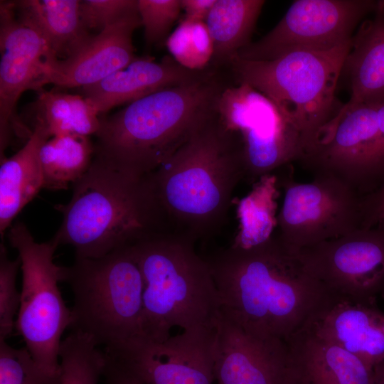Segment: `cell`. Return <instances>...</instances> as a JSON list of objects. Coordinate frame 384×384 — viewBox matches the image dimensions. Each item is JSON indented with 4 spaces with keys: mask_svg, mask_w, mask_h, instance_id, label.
<instances>
[{
    "mask_svg": "<svg viewBox=\"0 0 384 384\" xmlns=\"http://www.w3.org/2000/svg\"><path fill=\"white\" fill-rule=\"evenodd\" d=\"M206 260L221 314L261 339L287 342L337 299L277 232L260 245H231Z\"/></svg>",
    "mask_w": 384,
    "mask_h": 384,
    "instance_id": "6da1fadb",
    "label": "cell"
},
{
    "mask_svg": "<svg viewBox=\"0 0 384 384\" xmlns=\"http://www.w3.org/2000/svg\"><path fill=\"white\" fill-rule=\"evenodd\" d=\"M245 177L238 134L213 115L169 159L147 174L163 233L196 242L224 223Z\"/></svg>",
    "mask_w": 384,
    "mask_h": 384,
    "instance_id": "7a4b0ae2",
    "label": "cell"
},
{
    "mask_svg": "<svg viewBox=\"0 0 384 384\" xmlns=\"http://www.w3.org/2000/svg\"><path fill=\"white\" fill-rule=\"evenodd\" d=\"M230 82L210 68L193 82L156 92L100 117L95 156L139 175L169 159L214 114Z\"/></svg>",
    "mask_w": 384,
    "mask_h": 384,
    "instance_id": "3957f363",
    "label": "cell"
},
{
    "mask_svg": "<svg viewBox=\"0 0 384 384\" xmlns=\"http://www.w3.org/2000/svg\"><path fill=\"white\" fill-rule=\"evenodd\" d=\"M73 185L70 202L58 206L63 221L52 239L58 245H72L76 257H101L162 233L147 174L94 155Z\"/></svg>",
    "mask_w": 384,
    "mask_h": 384,
    "instance_id": "277c9868",
    "label": "cell"
},
{
    "mask_svg": "<svg viewBox=\"0 0 384 384\" xmlns=\"http://www.w3.org/2000/svg\"><path fill=\"white\" fill-rule=\"evenodd\" d=\"M194 243L159 232L132 244L144 282L141 337L160 342L174 326L215 328L220 298L210 266Z\"/></svg>",
    "mask_w": 384,
    "mask_h": 384,
    "instance_id": "5b68a950",
    "label": "cell"
},
{
    "mask_svg": "<svg viewBox=\"0 0 384 384\" xmlns=\"http://www.w3.org/2000/svg\"><path fill=\"white\" fill-rule=\"evenodd\" d=\"M351 45L294 51L270 61L234 58L228 68L235 83L250 85L275 104L299 133L304 154L338 112L335 92Z\"/></svg>",
    "mask_w": 384,
    "mask_h": 384,
    "instance_id": "8992f818",
    "label": "cell"
},
{
    "mask_svg": "<svg viewBox=\"0 0 384 384\" xmlns=\"http://www.w3.org/2000/svg\"><path fill=\"white\" fill-rule=\"evenodd\" d=\"M62 282L73 292L72 332L111 348L142 336L144 282L132 245L98 258L75 257Z\"/></svg>",
    "mask_w": 384,
    "mask_h": 384,
    "instance_id": "52a82bcc",
    "label": "cell"
},
{
    "mask_svg": "<svg viewBox=\"0 0 384 384\" xmlns=\"http://www.w3.org/2000/svg\"><path fill=\"white\" fill-rule=\"evenodd\" d=\"M7 235L18 251L23 277L16 329L38 365L50 373L60 374L61 336L70 325L71 310L58 286L63 270L53 261L58 245L53 239L36 242L19 221L10 227Z\"/></svg>",
    "mask_w": 384,
    "mask_h": 384,
    "instance_id": "ba28073f",
    "label": "cell"
},
{
    "mask_svg": "<svg viewBox=\"0 0 384 384\" xmlns=\"http://www.w3.org/2000/svg\"><path fill=\"white\" fill-rule=\"evenodd\" d=\"M378 106H342L299 162L313 176L336 178L362 196L375 191L384 183Z\"/></svg>",
    "mask_w": 384,
    "mask_h": 384,
    "instance_id": "9c48e42d",
    "label": "cell"
},
{
    "mask_svg": "<svg viewBox=\"0 0 384 384\" xmlns=\"http://www.w3.org/2000/svg\"><path fill=\"white\" fill-rule=\"evenodd\" d=\"M284 198L277 231L292 250L336 238L364 227L363 196L330 176L298 183L283 178Z\"/></svg>",
    "mask_w": 384,
    "mask_h": 384,
    "instance_id": "30bf717a",
    "label": "cell"
},
{
    "mask_svg": "<svg viewBox=\"0 0 384 384\" xmlns=\"http://www.w3.org/2000/svg\"><path fill=\"white\" fill-rule=\"evenodd\" d=\"M378 4L369 0L295 1L268 33L235 58L270 61L297 50H333L351 42L357 26Z\"/></svg>",
    "mask_w": 384,
    "mask_h": 384,
    "instance_id": "8fae6325",
    "label": "cell"
},
{
    "mask_svg": "<svg viewBox=\"0 0 384 384\" xmlns=\"http://www.w3.org/2000/svg\"><path fill=\"white\" fill-rule=\"evenodd\" d=\"M220 118L227 129L240 137L244 179L250 183L299 161L303 154L298 131L271 100L250 86H242L226 96Z\"/></svg>",
    "mask_w": 384,
    "mask_h": 384,
    "instance_id": "7c38bea8",
    "label": "cell"
},
{
    "mask_svg": "<svg viewBox=\"0 0 384 384\" xmlns=\"http://www.w3.org/2000/svg\"><path fill=\"white\" fill-rule=\"evenodd\" d=\"M297 252L310 274L336 299L375 304L384 289V231L378 225Z\"/></svg>",
    "mask_w": 384,
    "mask_h": 384,
    "instance_id": "4fadbf2b",
    "label": "cell"
},
{
    "mask_svg": "<svg viewBox=\"0 0 384 384\" xmlns=\"http://www.w3.org/2000/svg\"><path fill=\"white\" fill-rule=\"evenodd\" d=\"M215 336V328L203 327L160 342L139 336L104 352L143 384H214Z\"/></svg>",
    "mask_w": 384,
    "mask_h": 384,
    "instance_id": "5bb4252c",
    "label": "cell"
},
{
    "mask_svg": "<svg viewBox=\"0 0 384 384\" xmlns=\"http://www.w3.org/2000/svg\"><path fill=\"white\" fill-rule=\"evenodd\" d=\"M0 151L4 157L10 139L26 138L32 131L16 114V103L28 90H42L46 59L54 55L43 36L18 17L14 1L0 3Z\"/></svg>",
    "mask_w": 384,
    "mask_h": 384,
    "instance_id": "9a60e30c",
    "label": "cell"
},
{
    "mask_svg": "<svg viewBox=\"0 0 384 384\" xmlns=\"http://www.w3.org/2000/svg\"><path fill=\"white\" fill-rule=\"evenodd\" d=\"M215 329V384H292L287 342L250 335L221 312Z\"/></svg>",
    "mask_w": 384,
    "mask_h": 384,
    "instance_id": "2e32d148",
    "label": "cell"
},
{
    "mask_svg": "<svg viewBox=\"0 0 384 384\" xmlns=\"http://www.w3.org/2000/svg\"><path fill=\"white\" fill-rule=\"evenodd\" d=\"M139 26L138 11L93 35L72 56L64 60L48 58L43 68L41 87L46 84L83 87L126 68L136 58L132 36Z\"/></svg>",
    "mask_w": 384,
    "mask_h": 384,
    "instance_id": "e0dca14e",
    "label": "cell"
},
{
    "mask_svg": "<svg viewBox=\"0 0 384 384\" xmlns=\"http://www.w3.org/2000/svg\"><path fill=\"white\" fill-rule=\"evenodd\" d=\"M209 70L210 67L203 70H188L169 56L160 62L147 57L136 58L126 68L82 87V96L100 114L166 88L193 82Z\"/></svg>",
    "mask_w": 384,
    "mask_h": 384,
    "instance_id": "ac0fdd59",
    "label": "cell"
},
{
    "mask_svg": "<svg viewBox=\"0 0 384 384\" xmlns=\"http://www.w3.org/2000/svg\"><path fill=\"white\" fill-rule=\"evenodd\" d=\"M305 326L372 369L384 361V311L376 304L338 299Z\"/></svg>",
    "mask_w": 384,
    "mask_h": 384,
    "instance_id": "d6986e66",
    "label": "cell"
},
{
    "mask_svg": "<svg viewBox=\"0 0 384 384\" xmlns=\"http://www.w3.org/2000/svg\"><path fill=\"white\" fill-rule=\"evenodd\" d=\"M287 344L292 384H375L373 369L307 326Z\"/></svg>",
    "mask_w": 384,
    "mask_h": 384,
    "instance_id": "ffe728a7",
    "label": "cell"
},
{
    "mask_svg": "<svg viewBox=\"0 0 384 384\" xmlns=\"http://www.w3.org/2000/svg\"><path fill=\"white\" fill-rule=\"evenodd\" d=\"M375 12L353 36L343 63L351 89L347 107L384 104V1H378Z\"/></svg>",
    "mask_w": 384,
    "mask_h": 384,
    "instance_id": "44dd1931",
    "label": "cell"
},
{
    "mask_svg": "<svg viewBox=\"0 0 384 384\" xmlns=\"http://www.w3.org/2000/svg\"><path fill=\"white\" fill-rule=\"evenodd\" d=\"M24 146L10 158L1 159L0 234L2 238L14 218L43 188L40 158L42 146L50 138L47 130L34 125Z\"/></svg>",
    "mask_w": 384,
    "mask_h": 384,
    "instance_id": "7402d4cb",
    "label": "cell"
},
{
    "mask_svg": "<svg viewBox=\"0 0 384 384\" xmlns=\"http://www.w3.org/2000/svg\"><path fill=\"white\" fill-rule=\"evenodd\" d=\"M79 0L14 1L17 15L35 28L59 60L77 53L93 36L80 14Z\"/></svg>",
    "mask_w": 384,
    "mask_h": 384,
    "instance_id": "603a6c76",
    "label": "cell"
},
{
    "mask_svg": "<svg viewBox=\"0 0 384 384\" xmlns=\"http://www.w3.org/2000/svg\"><path fill=\"white\" fill-rule=\"evenodd\" d=\"M265 3L263 0H215L206 21L213 44L210 67H228L236 54L250 43Z\"/></svg>",
    "mask_w": 384,
    "mask_h": 384,
    "instance_id": "cb8c5ba5",
    "label": "cell"
},
{
    "mask_svg": "<svg viewBox=\"0 0 384 384\" xmlns=\"http://www.w3.org/2000/svg\"><path fill=\"white\" fill-rule=\"evenodd\" d=\"M33 125L44 127L50 137L65 134L90 137L100 127V114L82 96L51 90H40L32 104Z\"/></svg>",
    "mask_w": 384,
    "mask_h": 384,
    "instance_id": "d4e9b609",
    "label": "cell"
},
{
    "mask_svg": "<svg viewBox=\"0 0 384 384\" xmlns=\"http://www.w3.org/2000/svg\"><path fill=\"white\" fill-rule=\"evenodd\" d=\"M94 155L95 145L89 137L65 134L50 137L40 152L43 188H67L88 170Z\"/></svg>",
    "mask_w": 384,
    "mask_h": 384,
    "instance_id": "484cf974",
    "label": "cell"
},
{
    "mask_svg": "<svg viewBox=\"0 0 384 384\" xmlns=\"http://www.w3.org/2000/svg\"><path fill=\"white\" fill-rule=\"evenodd\" d=\"M279 180L272 174L262 176L238 206L240 229L233 245L248 248L260 245L274 233L277 226V198Z\"/></svg>",
    "mask_w": 384,
    "mask_h": 384,
    "instance_id": "4316f807",
    "label": "cell"
},
{
    "mask_svg": "<svg viewBox=\"0 0 384 384\" xmlns=\"http://www.w3.org/2000/svg\"><path fill=\"white\" fill-rule=\"evenodd\" d=\"M60 384H98L105 355L88 336L71 332L59 348Z\"/></svg>",
    "mask_w": 384,
    "mask_h": 384,
    "instance_id": "83f0119b",
    "label": "cell"
},
{
    "mask_svg": "<svg viewBox=\"0 0 384 384\" xmlns=\"http://www.w3.org/2000/svg\"><path fill=\"white\" fill-rule=\"evenodd\" d=\"M165 45L172 58L183 68L203 70L210 65L213 44L205 21L184 17L169 34Z\"/></svg>",
    "mask_w": 384,
    "mask_h": 384,
    "instance_id": "f1b7e54d",
    "label": "cell"
},
{
    "mask_svg": "<svg viewBox=\"0 0 384 384\" xmlns=\"http://www.w3.org/2000/svg\"><path fill=\"white\" fill-rule=\"evenodd\" d=\"M0 384H60V373L43 370L26 347L14 348L0 341Z\"/></svg>",
    "mask_w": 384,
    "mask_h": 384,
    "instance_id": "f546056e",
    "label": "cell"
},
{
    "mask_svg": "<svg viewBox=\"0 0 384 384\" xmlns=\"http://www.w3.org/2000/svg\"><path fill=\"white\" fill-rule=\"evenodd\" d=\"M137 4L146 45L165 43L179 16L181 0H138Z\"/></svg>",
    "mask_w": 384,
    "mask_h": 384,
    "instance_id": "4dcf8cb0",
    "label": "cell"
},
{
    "mask_svg": "<svg viewBox=\"0 0 384 384\" xmlns=\"http://www.w3.org/2000/svg\"><path fill=\"white\" fill-rule=\"evenodd\" d=\"M21 262L18 257L11 260L4 243L0 245V341H6L14 326V316L20 306L21 292L16 279Z\"/></svg>",
    "mask_w": 384,
    "mask_h": 384,
    "instance_id": "1f68e13d",
    "label": "cell"
},
{
    "mask_svg": "<svg viewBox=\"0 0 384 384\" xmlns=\"http://www.w3.org/2000/svg\"><path fill=\"white\" fill-rule=\"evenodd\" d=\"M138 0H84L80 14L87 30L99 32L138 12Z\"/></svg>",
    "mask_w": 384,
    "mask_h": 384,
    "instance_id": "d6a6232c",
    "label": "cell"
},
{
    "mask_svg": "<svg viewBox=\"0 0 384 384\" xmlns=\"http://www.w3.org/2000/svg\"><path fill=\"white\" fill-rule=\"evenodd\" d=\"M364 226L372 228L384 219V183L375 191L363 196Z\"/></svg>",
    "mask_w": 384,
    "mask_h": 384,
    "instance_id": "836d02e7",
    "label": "cell"
},
{
    "mask_svg": "<svg viewBox=\"0 0 384 384\" xmlns=\"http://www.w3.org/2000/svg\"><path fill=\"white\" fill-rule=\"evenodd\" d=\"M215 0H181L185 17L205 21Z\"/></svg>",
    "mask_w": 384,
    "mask_h": 384,
    "instance_id": "e575fe53",
    "label": "cell"
},
{
    "mask_svg": "<svg viewBox=\"0 0 384 384\" xmlns=\"http://www.w3.org/2000/svg\"><path fill=\"white\" fill-rule=\"evenodd\" d=\"M103 376L105 378L107 384H143L120 368L106 355Z\"/></svg>",
    "mask_w": 384,
    "mask_h": 384,
    "instance_id": "d590c367",
    "label": "cell"
},
{
    "mask_svg": "<svg viewBox=\"0 0 384 384\" xmlns=\"http://www.w3.org/2000/svg\"><path fill=\"white\" fill-rule=\"evenodd\" d=\"M378 124L380 138V159L381 170L384 176V104L378 107Z\"/></svg>",
    "mask_w": 384,
    "mask_h": 384,
    "instance_id": "8d00e7d4",
    "label": "cell"
},
{
    "mask_svg": "<svg viewBox=\"0 0 384 384\" xmlns=\"http://www.w3.org/2000/svg\"><path fill=\"white\" fill-rule=\"evenodd\" d=\"M375 384H384V361L373 368Z\"/></svg>",
    "mask_w": 384,
    "mask_h": 384,
    "instance_id": "74e56055",
    "label": "cell"
},
{
    "mask_svg": "<svg viewBox=\"0 0 384 384\" xmlns=\"http://www.w3.org/2000/svg\"><path fill=\"white\" fill-rule=\"evenodd\" d=\"M377 225L380 226L384 231V219L380 220Z\"/></svg>",
    "mask_w": 384,
    "mask_h": 384,
    "instance_id": "f35d334b",
    "label": "cell"
},
{
    "mask_svg": "<svg viewBox=\"0 0 384 384\" xmlns=\"http://www.w3.org/2000/svg\"><path fill=\"white\" fill-rule=\"evenodd\" d=\"M380 296L384 299V289H383V291L381 292Z\"/></svg>",
    "mask_w": 384,
    "mask_h": 384,
    "instance_id": "ab89813d",
    "label": "cell"
}]
</instances>
